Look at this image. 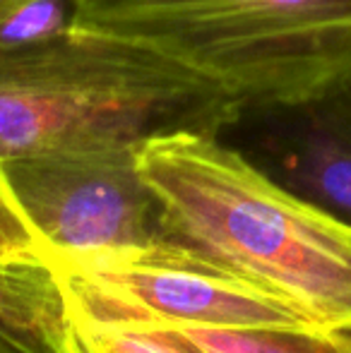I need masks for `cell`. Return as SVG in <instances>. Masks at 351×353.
<instances>
[{"label": "cell", "instance_id": "1", "mask_svg": "<svg viewBox=\"0 0 351 353\" xmlns=\"http://www.w3.org/2000/svg\"><path fill=\"white\" fill-rule=\"evenodd\" d=\"M241 108L166 58L89 29L0 48V161L219 137Z\"/></svg>", "mask_w": 351, "mask_h": 353}, {"label": "cell", "instance_id": "2", "mask_svg": "<svg viewBox=\"0 0 351 353\" xmlns=\"http://www.w3.org/2000/svg\"><path fill=\"white\" fill-rule=\"evenodd\" d=\"M166 241L294 303L318 327L351 332V228L291 197L217 137L174 135L140 149Z\"/></svg>", "mask_w": 351, "mask_h": 353}, {"label": "cell", "instance_id": "3", "mask_svg": "<svg viewBox=\"0 0 351 353\" xmlns=\"http://www.w3.org/2000/svg\"><path fill=\"white\" fill-rule=\"evenodd\" d=\"M75 27L137 43L243 108L351 79V0H72Z\"/></svg>", "mask_w": 351, "mask_h": 353}, {"label": "cell", "instance_id": "4", "mask_svg": "<svg viewBox=\"0 0 351 353\" xmlns=\"http://www.w3.org/2000/svg\"><path fill=\"white\" fill-rule=\"evenodd\" d=\"M53 267L75 305L113 320L166 327L315 325L274 291L171 241Z\"/></svg>", "mask_w": 351, "mask_h": 353}, {"label": "cell", "instance_id": "5", "mask_svg": "<svg viewBox=\"0 0 351 353\" xmlns=\"http://www.w3.org/2000/svg\"><path fill=\"white\" fill-rule=\"evenodd\" d=\"M0 178L51 262L166 241L164 210L135 147L10 159Z\"/></svg>", "mask_w": 351, "mask_h": 353}, {"label": "cell", "instance_id": "6", "mask_svg": "<svg viewBox=\"0 0 351 353\" xmlns=\"http://www.w3.org/2000/svg\"><path fill=\"white\" fill-rule=\"evenodd\" d=\"M217 140L291 197L351 228V79L308 101L241 108Z\"/></svg>", "mask_w": 351, "mask_h": 353}, {"label": "cell", "instance_id": "7", "mask_svg": "<svg viewBox=\"0 0 351 353\" xmlns=\"http://www.w3.org/2000/svg\"><path fill=\"white\" fill-rule=\"evenodd\" d=\"M72 307L58 272L0 288V353H72Z\"/></svg>", "mask_w": 351, "mask_h": 353}, {"label": "cell", "instance_id": "8", "mask_svg": "<svg viewBox=\"0 0 351 353\" xmlns=\"http://www.w3.org/2000/svg\"><path fill=\"white\" fill-rule=\"evenodd\" d=\"M132 322V320H126ZM152 327L188 353H351L344 332L325 327Z\"/></svg>", "mask_w": 351, "mask_h": 353}, {"label": "cell", "instance_id": "9", "mask_svg": "<svg viewBox=\"0 0 351 353\" xmlns=\"http://www.w3.org/2000/svg\"><path fill=\"white\" fill-rule=\"evenodd\" d=\"M70 307L77 353H188L152 327L94 315L75 305L72 298Z\"/></svg>", "mask_w": 351, "mask_h": 353}, {"label": "cell", "instance_id": "10", "mask_svg": "<svg viewBox=\"0 0 351 353\" xmlns=\"http://www.w3.org/2000/svg\"><path fill=\"white\" fill-rule=\"evenodd\" d=\"M24 3H29V0H0V17H5V14L12 12L14 8H19Z\"/></svg>", "mask_w": 351, "mask_h": 353}, {"label": "cell", "instance_id": "11", "mask_svg": "<svg viewBox=\"0 0 351 353\" xmlns=\"http://www.w3.org/2000/svg\"><path fill=\"white\" fill-rule=\"evenodd\" d=\"M344 334H347V336H349V341H351V332H344Z\"/></svg>", "mask_w": 351, "mask_h": 353}, {"label": "cell", "instance_id": "12", "mask_svg": "<svg viewBox=\"0 0 351 353\" xmlns=\"http://www.w3.org/2000/svg\"><path fill=\"white\" fill-rule=\"evenodd\" d=\"M72 353H77V349H75V344H72Z\"/></svg>", "mask_w": 351, "mask_h": 353}]
</instances>
